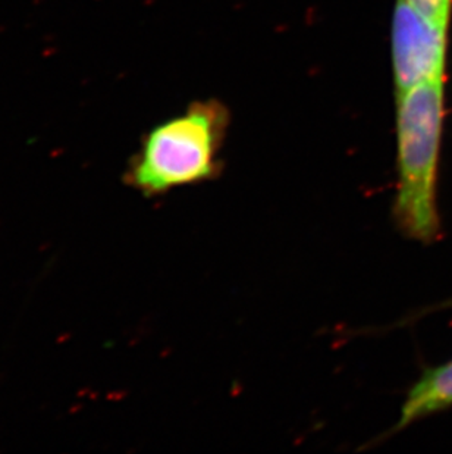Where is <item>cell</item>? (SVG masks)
<instances>
[{
  "instance_id": "obj_3",
  "label": "cell",
  "mask_w": 452,
  "mask_h": 454,
  "mask_svg": "<svg viewBox=\"0 0 452 454\" xmlns=\"http://www.w3.org/2000/svg\"><path fill=\"white\" fill-rule=\"evenodd\" d=\"M448 33L433 26L407 0H397L391 28L395 98L418 84L445 77Z\"/></svg>"
},
{
  "instance_id": "obj_2",
  "label": "cell",
  "mask_w": 452,
  "mask_h": 454,
  "mask_svg": "<svg viewBox=\"0 0 452 454\" xmlns=\"http://www.w3.org/2000/svg\"><path fill=\"white\" fill-rule=\"evenodd\" d=\"M228 127L230 111L222 102L191 103L145 136L129 169V184L145 196H158L218 178Z\"/></svg>"
},
{
  "instance_id": "obj_5",
  "label": "cell",
  "mask_w": 452,
  "mask_h": 454,
  "mask_svg": "<svg viewBox=\"0 0 452 454\" xmlns=\"http://www.w3.org/2000/svg\"><path fill=\"white\" fill-rule=\"evenodd\" d=\"M416 11L433 26L449 31L452 18V0H407Z\"/></svg>"
},
{
  "instance_id": "obj_4",
  "label": "cell",
  "mask_w": 452,
  "mask_h": 454,
  "mask_svg": "<svg viewBox=\"0 0 452 454\" xmlns=\"http://www.w3.org/2000/svg\"><path fill=\"white\" fill-rule=\"evenodd\" d=\"M452 407V359L422 373L409 388L394 433ZM391 431V433H393Z\"/></svg>"
},
{
  "instance_id": "obj_1",
  "label": "cell",
  "mask_w": 452,
  "mask_h": 454,
  "mask_svg": "<svg viewBox=\"0 0 452 454\" xmlns=\"http://www.w3.org/2000/svg\"><path fill=\"white\" fill-rule=\"evenodd\" d=\"M397 194L394 223L423 245L440 240L438 209L440 146L444 133L445 77L413 87L395 98Z\"/></svg>"
}]
</instances>
